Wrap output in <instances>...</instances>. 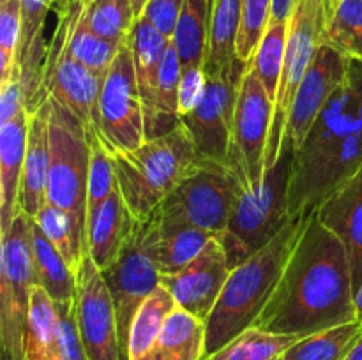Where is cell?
<instances>
[{"label":"cell","instance_id":"13","mask_svg":"<svg viewBox=\"0 0 362 360\" xmlns=\"http://www.w3.org/2000/svg\"><path fill=\"white\" fill-rule=\"evenodd\" d=\"M113 300L122 360H129V334L134 314L148 295L161 284L159 272L144 244V221L134 219L133 229L117 260L101 272Z\"/></svg>","mask_w":362,"mask_h":360},{"label":"cell","instance_id":"26","mask_svg":"<svg viewBox=\"0 0 362 360\" xmlns=\"http://www.w3.org/2000/svg\"><path fill=\"white\" fill-rule=\"evenodd\" d=\"M205 321L177 306L144 360H204Z\"/></svg>","mask_w":362,"mask_h":360},{"label":"cell","instance_id":"50","mask_svg":"<svg viewBox=\"0 0 362 360\" xmlns=\"http://www.w3.org/2000/svg\"><path fill=\"white\" fill-rule=\"evenodd\" d=\"M339 2H341V0H324V6H325V13H327V16L329 14L332 13V11L336 9V7L339 6Z\"/></svg>","mask_w":362,"mask_h":360},{"label":"cell","instance_id":"8","mask_svg":"<svg viewBox=\"0 0 362 360\" xmlns=\"http://www.w3.org/2000/svg\"><path fill=\"white\" fill-rule=\"evenodd\" d=\"M325 23H327V13H325L324 0H297L288 20L285 59H283L278 97L274 102V115L269 133L265 172L276 164L281 154L290 108L296 101L297 90L318 48L324 44Z\"/></svg>","mask_w":362,"mask_h":360},{"label":"cell","instance_id":"2","mask_svg":"<svg viewBox=\"0 0 362 360\" xmlns=\"http://www.w3.org/2000/svg\"><path fill=\"white\" fill-rule=\"evenodd\" d=\"M306 217L292 219L267 246L232 268L211 316L205 321L204 359L255 327L303 233Z\"/></svg>","mask_w":362,"mask_h":360},{"label":"cell","instance_id":"32","mask_svg":"<svg viewBox=\"0 0 362 360\" xmlns=\"http://www.w3.org/2000/svg\"><path fill=\"white\" fill-rule=\"evenodd\" d=\"M55 300L42 286L32 284L25 360H57Z\"/></svg>","mask_w":362,"mask_h":360},{"label":"cell","instance_id":"10","mask_svg":"<svg viewBox=\"0 0 362 360\" xmlns=\"http://www.w3.org/2000/svg\"><path fill=\"white\" fill-rule=\"evenodd\" d=\"M272 115L274 101L269 97L250 62L240 80L226 161V166L235 173L244 189L257 186L265 176Z\"/></svg>","mask_w":362,"mask_h":360},{"label":"cell","instance_id":"5","mask_svg":"<svg viewBox=\"0 0 362 360\" xmlns=\"http://www.w3.org/2000/svg\"><path fill=\"white\" fill-rule=\"evenodd\" d=\"M292 161L293 152L281 150L264 180L240 194L228 226L219 236L232 268L267 246L292 221L288 207Z\"/></svg>","mask_w":362,"mask_h":360},{"label":"cell","instance_id":"12","mask_svg":"<svg viewBox=\"0 0 362 360\" xmlns=\"http://www.w3.org/2000/svg\"><path fill=\"white\" fill-rule=\"evenodd\" d=\"M247 64L237 60L225 73L207 76L200 102L180 120L204 161L226 166L237 95Z\"/></svg>","mask_w":362,"mask_h":360},{"label":"cell","instance_id":"46","mask_svg":"<svg viewBox=\"0 0 362 360\" xmlns=\"http://www.w3.org/2000/svg\"><path fill=\"white\" fill-rule=\"evenodd\" d=\"M297 0H272L271 23H288Z\"/></svg>","mask_w":362,"mask_h":360},{"label":"cell","instance_id":"34","mask_svg":"<svg viewBox=\"0 0 362 360\" xmlns=\"http://www.w3.org/2000/svg\"><path fill=\"white\" fill-rule=\"evenodd\" d=\"M81 20L99 37L122 44L129 37L136 18L131 0H90L85 4Z\"/></svg>","mask_w":362,"mask_h":360},{"label":"cell","instance_id":"22","mask_svg":"<svg viewBox=\"0 0 362 360\" xmlns=\"http://www.w3.org/2000/svg\"><path fill=\"white\" fill-rule=\"evenodd\" d=\"M27 134L28 113L25 109L0 127V236L18 215Z\"/></svg>","mask_w":362,"mask_h":360},{"label":"cell","instance_id":"33","mask_svg":"<svg viewBox=\"0 0 362 360\" xmlns=\"http://www.w3.org/2000/svg\"><path fill=\"white\" fill-rule=\"evenodd\" d=\"M180 74H182V64H180L179 55H177L175 48L170 41L165 53V60H163L161 81H159L158 99H156L154 124H152L151 133L147 134V140L165 136L180 126Z\"/></svg>","mask_w":362,"mask_h":360},{"label":"cell","instance_id":"19","mask_svg":"<svg viewBox=\"0 0 362 360\" xmlns=\"http://www.w3.org/2000/svg\"><path fill=\"white\" fill-rule=\"evenodd\" d=\"M49 173V106L45 104L28 115L27 150L21 173L18 212L34 219L46 201Z\"/></svg>","mask_w":362,"mask_h":360},{"label":"cell","instance_id":"4","mask_svg":"<svg viewBox=\"0 0 362 360\" xmlns=\"http://www.w3.org/2000/svg\"><path fill=\"white\" fill-rule=\"evenodd\" d=\"M243 193L228 166L204 161L145 221L156 228H197L219 239Z\"/></svg>","mask_w":362,"mask_h":360},{"label":"cell","instance_id":"6","mask_svg":"<svg viewBox=\"0 0 362 360\" xmlns=\"http://www.w3.org/2000/svg\"><path fill=\"white\" fill-rule=\"evenodd\" d=\"M49 106V173L46 201L74 219L85 233L87 186L90 168V140L87 129L73 112L55 99Z\"/></svg>","mask_w":362,"mask_h":360},{"label":"cell","instance_id":"48","mask_svg":"<svg viewBox=\"0 0 362 360\" xmlns=\"http://www.w3.org/2000/svg\"><path fill=\"white\" fill-rule=\"evenodd\" d=\"M354 302H356V314H357V320L362 323V282L359 286V289L356 292V299H354Z\"/></svg>","mask_w":362,"mask_h":360},{"label":"cell","instance_id":"40","mask_svg":"<svg viewBox=\"0 0 362 360\" xmlns=\"http://www.w3.org/2000/svg\"><path fill=\"white\" fill-rule=\"evenodd\" d=\"M272 0H243L239 39H237V59L250 62L258 44L271 23Z\"/></svg>","mask_w":362,"mask_h":360},{"label":"cell","instance_id":"51","mask_svg":"<svg viewBox=\"0 0 362 360\" xmlns=\"http://www.w3.org/2000/svg\"><path fill=\"white\" fill-rule=\"evenodd\" d=\"M71 2H73V0H55V6H53V9H55V11L64 9V7L69 6Z\"/></svg>","mask_w":362,"mask_h":360},{"label":"cell","instance_id":"29","mask_svg":"<svg viewBox=\"0 0 362 360\" xmlns=\"http://www.w3.org/2000/svg\"><path fill=\"white\" fill-rule=\"evenodd\" d=\"M361 337V321H349L299 339L278 360H345Z\"/></svg>","mask_w":362,"mask_h":360},{"label":"cell","instance_id":"14","mask_svg":"<svg viewBox=\"0 0 362 360\" xmlns=\"http://www.w3.org/2000/svg\"><path fill=\"white\" fill-rule=\"evenodd\" d=\"M349 69L350 59L345 55L327 44L318 48L290 108L281 150H292L296 154L303 147L324 106L345 81Z\"/></svg>","mask_w":362,"mask_h":360},{"label":"cell","instance_id":"27","mask_svg":"<svg viewBox=\"0 0 362 360\" xmlns=\"http://www.w3.org/2000/svg\"><path fill=\"white\" fill-rule=\"evenodd\" d=\"M30 244L35 284L42 286L55 302L76 299V274L71 270L62 254L55 249L48 236L35 224L34 219L30 228Z\"/></svg>","mask_w":362,"mask_h":360},{"label":"cell","instance_id":"53","mask_svg":"<svg viewBox=\"0 0 362 360\" xmlns=\"http://www.w3.org/2000/svg\"><path fill=\"white\" fill-rule=\"evenodd\" d=\"M4 2H7V0H0V4H4Z\"/></svg>","mask_w":362,"mask_h":360},{"label":"cell","instance_id":"23","mask_svg":"<svg viewBox=\"0 0 362 360\" xmlns=\"http://www.w3.org/2000/svg\"><path fill=\"white\" fill-rule=\"evenodd\" d=\"M218 236L197 228H156L144 221V244L159 275H172L191 263Z\"/></svg>","mask_w":362,"mask_h":360},{"label":"cell","instance_id":"47","mask_svg":"<svg viewBox=\"0 0 362 360\" xmlns=\"http://www.w3.org/2000/svg\"><path fill=\"white\" fill-rule=\"evenodd\" d=\"M151 2V0H131V6H133V13H134V18H141L145 13V7H147V4Z\"/></svg>","mask_w":362,"mask_h":360},{"label":"cell","instance_id":"54","mask_svg":"<svg viewBox=\"0 0 362 360\" xmlns=\"http://www.w3.org/2000/svg\"><path fill=\"white\" fill-rule=\"evenodd\" d=\"M88 2H90V0H88Z\"/></svg>","mask_w":362,"mask_h":360},{"label":"cell","instance_id":"21","mask_svg":"<svg viewBox=\"0 0 362 360\" xmlns=\"http://www.w3.org/2000/svg\"><path fill=\"white\" fill-rule=\"evenodd\" d=\"M129 44L133 52L134 74H136L141 108H144L145 140H147V134L151 133L152 124H154L163 60H165L170 39L165 37L158 28L152 27L145 18H138L129 34Z\"/></svg>","mask_w":362,"mask_h":360},{"label":"cell","instance_id":"16","mask_svg":"<svg viewBox=\"0 0 362 360\" xmlns=\"http://www.w3.org/2000/svg\"><path fill=\"white\" fill-rule=\"evenodd\" d=\"M232 267L219 239H212L187 267L172 275H159L175 304L207 321L226 284Z\"/></svg>","mask_w":362,"mask_h":360},{"label":"cell","instance_id":"28","mask_svg":"<svg viewBox=\"0 0 362 360\" xmlns=\"http://www.w3.org/2000/svg\"><path fill=\"white\" fill-rule=\"evenodd\" d=\"M214 0H184L172 44L182 67L204 66Z\"/></svg>","mask_w":362,"mask_h":360},{"label":"cell","instance_id":"39","mask_svg":"<svg viewBox=\"0 0 362 360\" xmlns=\"http://www.w3.org/2000/svg\"><path fill=\"white\" fill-rule=\"evenodd\" d=\"M83 13V11H81ZM69 52L78 62L83 64L85 67H88L90 71H94L95 74H99L101 78H105V74L108 73L110 66L115 60L117 53H119L120 46L124 44H115V42H110L106 39L99 37L98 34L90 30L87 25L81 20V14L74 20L73 27L69 32Z\"/></svg>","mask_w":362,"mask_h":360},{"label":"cell","instance_id":"9","mask_svg":"<svg viewBox=\"0 0 362 360\" xmlns=\"http://www.w3.org/2000/svg\"><path fill=\"white\" fill-rule=\"evenodd\" d=\"M85 4L73 0L57 11L59 23L48 42L42 71V92L46 99H55L80 119L87 134H98V104L103 78L78 62L69 52V32Z\"/></svg>","mask_w":362,"mask_h":360},{"label":"cell","instance_id":"36","mask_svg":"<svg viewBox=\"0 0 362 360\" xmlns=\"http://www.w3.org/2000/svg\"><path fill=\"white\" fill-rule=\"evenodd\" d=\"M299 339L297 335L271 334L251 327L204 360H278Z\"/></svg>","mask_w":362,"mask_h":360},{"label":"cell","instance_id":"30","mask_svg":"<svg viewBox=\"0 0 362 360\" xmlns=\"http://www.w3.org/2000/svg\"><path fill=\"white\" fill-rule=\"evenodd\" d=\"M175 307V299L163 284H159L145 299L131 325L129 348H127L129 360H144L148 355Z\"/></svg>","mask_w":362,"mask_h":360},{"label":"cell","instance_id":"37","mask_svg":"<svg viewBox=\"0 0 362 360\" xmlns=\"http://www.w3.org/2000/svg\"><path fill=\"white\" fill-rule=\"evenodd\" d=\"M88 140H90V168H88L87 217H85L87 232L110 194L117 189L115 168L108 148L105 147L99 134H88Z\"/></svg>","mask_w":362,"mask_h":360},{"label":"cell","instance_id":"44","mask_svg":"<svg viewBox=\"0 0 362 360\" xmlns=\"http://www.w3.org/2000/svg\"><path fill=\"white\" fill-rule=\"evenodd\" d=\"M182 7L184 0H151L141 18H145L152 27L158 28L165 37L172 41Z\"/></svg>","mask_w":362,"mask_h":360},{"label":"cell","instance_id":"17","mask_svg":"<svg viewBox=\"0 0 362 360\" xmlns=\"http://www.w3.org/2000/svg\"><path fill=\"white\" fill-rule=\"evenodd\" d=\"M21 34L16 53V66L21 78L23 108L28 115L37 112L46 102L42 92V71H45L48 44L45 41L46 16L55 6V0H20Z\"/></svg>","mask_w":362,"mask_h":360},{"label":"cell","instance_id":"15","mask_svg":"<svg viewBox=\"0 0 362 360\" xmlns=\"http://www.w3.org/2000/svg\"><path fill=\"white\" fill-rule=\"evenodd\" d=\"M78 282V327L88 360H122L113 300L101 270L85 258Z\"/></svg>","mask_w":362,"mask_h":360},{"label":"cell","instance_id":"7","mask_svg":"<svg viewBox=\"0 0 362 360\" xmlns=\"http://www.w3.org/2000/svg\"><path fill=\"white\" fill-rule=\"evenodd\" d=\"M32 217L18 212L0 246V349L2 360H25L30 288L34 282Z\"/></svg>","mask_w":362,"mask_h":360},{"label":"cell","instance_id":"3","mask_svg":"<svg viewBox=\"0 0 362 360\" xmlns=\"http://www.w3.org/2000/svg\"><path fill=\"white\" fill-rule=\"evenodd\" d=\"M117 187L127 210L145 221L165 198L204 162L186 127L147 140L127 152H110Z\"/></svg>","mask_w":362,"mask_h":360},{"label":"cell","instance_id":"11","mask_svg":"<svg viewBox=\"0 0 362 360\" xmlns=\"http://www.w3.org/2000/svg\"><path fill=\"white\" fill-rule=\"evenodd\" d=\"M98 134L108 152L134 150L147 141L129 37L120 46L103 78L98 104Z\"/></svg>","mask_w":362,"mask_h":360},{"label":"cell","instance_id":"52","mask_svg":"<svg viewBox=\"0 0 362 360\" xmlns=\"http://www.w3.org/2000/svg\"><path fill=\"white\" fill-rule=\"evenodd\" d=\"M81 2H83V4H88V0H81Z\"/></svg>","mask_w":362,"mask_h":360},{"label":"cell","instance_id":"35","mask_svg":"<svg viewBox=\"0 0 362 360\" xmlns=\"http://www.w3.org/2000/svg\"><path fill=\"white\" fill-rule=\"evenodd\" d=\"M324 44L362 62V0H341L327 16Z\"/></svg>","mask_w":362,"mask_h":360},{"label":"cell","instance_id":"25","mask_svg":"<svg viewBox=\"0 0 362 360\" xmlns=\"http://www.w3.org/2000/svg\"><path fill=\"white\" fill-rule=\"evenodd\" d=\"M243 0H214L211 25H209L207 52L204 69L207 76L228 71L237 62V39H239Z\"/></svg>","mask_w":362,"mask_h":360},{"label":"cell","instance_id":"43","mask_svg":"<svg viewBox=\"0 0 362 360\" xmlns=\"http://www.w3.org/2000/svg\"><path fill=\"white\" fill-rule=\"evenodd\" d=\"M207 87V73L204 66H189L182 67L180 74V88H179V106H180V120L184 115L193 112L204 95Z\"/></svg>","mask_w":362,"mask_h":360},{"label":"cell","instance_id":"20","mask_svg":"<svg viewBox=\"0 0 362 360\" xmlns=\"http://www.w3.org/2000/svg\"><path fill=\"white\" fill-rule=\"evenodd\" d=\"M362 168V97L354 113L352 126H350L346 136L336 145L334 150L324 162L318 172L317 179L310 186L308 193L304 194L299 208H297L296 219L306 217L318 205L338 189L343 182L350 179L354 173Z\"/></svg>","mask_w":362,"mask_h":360},{"label":"cell","instance_id":"38","mask_svg":"<svg viewBox=\"0 0 362 360\" xmlns=\"http://www.w3.org/2000/svg\"><path fill=\"white\" fill-rule=\"evenodd\" d=\"M286 32H288V23H269L255 56L250 60L258 80L262 81L265 92L274 102L278 97L279 78H281L283 59H285Z\"/></svg>","mask_w":362,"mask_h":360},{"label":"cell","instance_id":"1","mask_svg":"<svg viewBox=\"0 0 362 360\" xmlns=\"http://www.w3.org/2000/svg\"><path fill=\"white\" fill-rule=\"evenodd\" d=\"M354 299L352 265L345 244L313 210L255 327L303 339L356 321Z\"/></svg>","mask_w":362,"mask_h":360},{"label":"cell","instance_id":"24","mask_svg":"<svg viewBox=\"0 0 362 360\" xmlns=\"http://www.w3.org/2000/svg\"><path fill=\"white\" fill-rule=\"evenodd\" d=\"M133 224L134 217L127 210L117 187L87 232V253L99 270H106L117 260Z\"/></svg>","mask_w":362,"mask_h":360},{"label":"cell","instance_id":"42","mask_svg":"<svg viewBox=\"0 0 362 360\" xmlns=\"http://www.w3.org/2000/svg\"><path fill=\"white\" fill-rule=\"evenodd\" d=\"M21 34L20 0L0 4V85L6 83L18 69L16 53Z\"/></svg>","mask_w":362,"mask_h":360},{"label":"cell","instance_id":"45","mask_svg":"<svg viewBox=\"0 0 362 360\" xmlns=\"http://www.w3.org/2000/svg\"><path fill=\"white\" fill-rule=\"evenodd\" d=\"M23 92H21L20 71L14 69L9 80L0 85V127L23 112Z\"/></svg>","mask_w":362,"mask_h":360},{"label":"cell","instance_id":"31","mask_svg":"<svg viewBox=\"0 0 362 360\" xmlns=\"http://www.w3.org/2000/svg\"><path fill=\"white\" fill-rule=\"evenodd\" d=\"M34 221L41 228V232L48 236L49 242L55 246V249L62 254L66 263L78 277L88 253L85 233L78 228L74 219L62 208L45 201L35 214Z\"/></svg>","mask_w":362,"mask_h":360},{"label":"cell","instance_id":"41","mask_svg":"<svg viewBox=\"0 0 362 360\" xmlns=\"http://www.w3.org/2000/svg\"><path fill=\"white\" fill-rule=\"evenodd\" d=\"M57 360H88L78 327L76 299L55 302Z\"/></svg>","mask_w":362,"mask_h":360},{"label":"cell","instance_id":"18","mask_svg":"<svg viewBox=\"0 0 362 360\" xmlns=\"http://www.w3.org/2000/svg\"><path fill=\"white\" fill-rule=\"evenodd\" d=\"M315 212L322 224L345 244L357 292L362 282V168L332 191Z\"/></svg>","mask_w":362,"mask_h":360},{"label":"cell","instance_id":"49","mask_svg":"<svg viewBox=\"0 0 362 360\" xmlns=\"http://www.w3.org/2000/svg\"><path fill=\"white\" fill-rule=\"evenodd\" d=\"M345 360H362V337L359 339V342L354 346V349L349 353V356H346Z\"/></svg>","mask_w":362,"mask_h":360}]
</instances>
